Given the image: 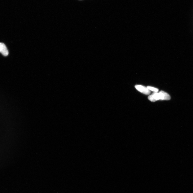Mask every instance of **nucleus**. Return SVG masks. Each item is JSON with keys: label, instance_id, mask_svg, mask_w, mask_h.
I'll return each instance as SVG.
<instances>
[{"label": "nucleus", "instance_id": "f257e3e1", "mask_svg": "<svg viewBox=\"0 0 193 193\" xmlns=\"http://www.w3.org/2000/svg\"><path fill=\"white\" fill-rule=\"evenodd\" d=\"M135 87L138 91L143 94L148 95L151 93L150 90L148 89L147 87L144 86L140 85H136L135 86Z\"/></svg>", "mask_w": 193, "mask_h": 193}, {"label": "nucleus", "instance_id": "f03ea898", "mask_svg": "<svg viewBox=\"0 0 193 193\" xmlns=\"http://www.w3.org/2000/svg\"><path fill=\"white\" fill-rule=\"evenodd\" d=\"M148 99L152 102H155L160 100V96L159 93L154 92L148 96Z\"/></svg>", "mask_w": 193, "mask_h": 193}, {"label": "nucleus", "instance_id": "7ed1b4c3", "mask_svg": "<svg viewBox=\"0 0 193 193\" xmlns=\"http://www.w3.org/2000/svg\"><path fill=\"white\" fill-rule=\"evenodd\" d=\"M0 53L4 56H7L9 54L6 45L3 43L0 42Z\"/></svg>", "mask_w": 193, "mask_h": 193}, {"label": "nucleus", "instance_id": "20e7f679", "mask_svg": "<svg viewBox=\"0 0 193 193\" xmlns=\"http://www.w3.org/2000/svg\"><path fill=\"white\" fill-rule=\"evenodd\" d=\"M160 100H169L171 99V96L170 95L167 93L165 92L161 91L159 92Z\"/></svg>", "mask_w": 193, "mask_h": 193}, {"label": "nucleus", "instance_id": "39448f33", "mask_svg": "<svg viewBox=\"0 0 193 193\" xmlns=\"http://www.w3.org/2000/svg\"><path fill=\"white\" fill-rule=\"evenodd\" d=\"M147 87L149 90L154 92H157L159 91L158 89L154 87L148 86Z\"/></svg>", "mask_w": 193, "mask_h": 193}]
</instances>
